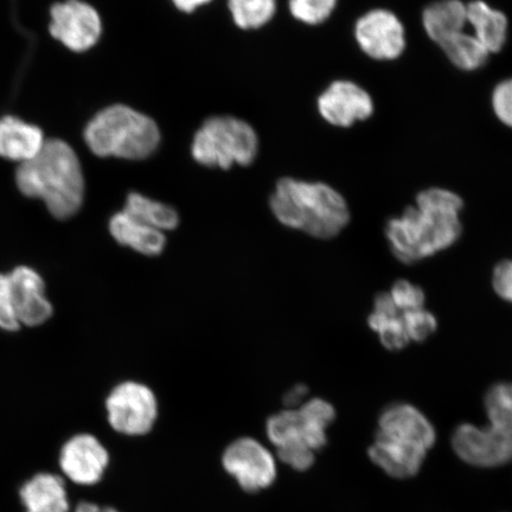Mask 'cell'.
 <instances>
[{
  "label": "cell",
  "mask_w": 512,
  "mask_h": 512,
  "mask_svg": "<svg viewBox=\"0 0 512 512\" xmlns=\"http://www.w3.org/2000/svg\"><path fill=\"white\" fill-rule=\"evenodd\" d=\"M463 198L451 190L430 188L416 196L414 206L389 219L384 233L390 252L402 264L413 265L456 243L463 233Z\"/></svg>",
  "instance_id": "6da1fadb"
},
{
  "label": "cell",
  "mask_w": 512,
  "mask_h": 512,
  "mask_svg": "<svg viewBox=\"0 0 512 512\" xmlns=\"http://www.w3.org/2000/svg\"><path fill=\"white\" fill-rule=\"evenodd\" d=\"M16 183L22 194L46 204L57 220H68L85 200V177L78 155L60 139L46 140L40 152L19 164Z\"/></svg>",
  "instance_id": "7a4b0ae2"
},
{
  "label": "cell",
  "mask_w": 512,
  "mask_h": 512,
  "mask_svg": "<svg viewBox=\"0 0 512 512\" xmlns=\"http://www.w3.org/2000/svg\"><path fill=\"white\" fill-rule=\"evenodd\" d=\"M270 203L280 223L316 239L336 238L350 221L345 198L322 182L280 179Z\"/></svg>",
  "instance_id": "3957f363"
},
{
  "label": "cell",
  "mask_w": 512,
  "mask_h": 512,
  "mask_svg": "<svg viewBox=\"0 0 512 512\" xmlns=\"http://www.w3.org/2000/svg\"><path fill=\"white\" fill-rule=\"evenodd\" d=\"M336 411L323 399L305 401L296 409H284L267 421V437L277 448L280 462L296 471H306L315 464L316 453L328 443V428Z\"/></svg>",
  "instance_id": "277c9868"
},
{
  "label": "cell",
  "mask_w": 512,
  "mask_h": 512,
  "mask_svg": "<svg viewBox=\"0 0 512 512\" xmlns=\"http://www.w3.org/2000/svg\"><path fill=\"white\" fill-rule=\"evenodd\" d=\"M489 424H462L452 435V448L466 464L497 467L512 460V383H497L485 394Z\"/></svg>",
  "instance_id": "5b68a950"
},
{
  "label": "cell",
  "mask_w": 512,
  "mask_h": 512,
  "mask_svg": "<svg viewBox=\"0 0 512 512\" xmlns=\"http://www.w3.org/2000/svg\"><path fill=\"white\" fill-rule=\"evenodd\" d=\"M85 140L96 156L139 160L155 153L160 132L147 115L125 105H113L89 121Z\"/></svg>",
  "instance_id": "8992f818"
},
{
  "label": "cell",
  "mask_w": 512,
  "mask_h": 512,
  "mask_svg": "<svg viewBox=\"0 0 512 512\" xmlns=\"http://www.w3.org/2000/svg\"><path fill=\"white\" fill-rule=\"evenodd\" d=\"M258 146V136L246 121L234 117H213L197 131L192 143V156L197 163L227 170L234 164H252Z\"/></svg>",
  "instance_id": "52a82bcc"
},
{
  "label": "cell",
  "mask_w": 512,
  "mask_h": 512,
  "mask_svg": "<svg viewBox=\"0 0 512 512\" xmlns=\"http://www.w3.org/2000/svg\"><path fill=\"white\" fill-rule=\"evenodd\" d=\"M108 424L128 437L152 431L158 418L155 393L142 383L127 381L115 387L106 400Z\"/></svg>",
  "instance_id": "ba28073f"
},
{
  "label": "cell",
  "mask_w": 512,
  "mask_h": 512,
  "mask_svg": "<svg viewBox=\"0 0 512 512\" xmlns=\"http://www.w3.org/2000/svg\"><path fill=\"white\" fill-rule=\"evenodd\" d=\"M111 463L110 452L91 433H76L64 440L57 456L59 473L76 488H94L104 479Z\"/></svg>",
  "instance_id": "9c48e42d"
},
{
  "label": "cell",
  "mask_w": 512,
  "mask_h": 512,
  "mask_svg": "<svg viewBox=\"0 0 512 512\" xmlns=\"http://www.w3.org/2000/svg\"><path fill=\"white\" fill-rule=\"evenodd\" d=\"M222 466L246 492L270 488L278 475L277 460L260 441L243 437L228 445L222 454Z\"/></svg>",
  "instance_id": "30bf717a"
},
{
  "label": "cell",
  "mask_w": 512,
  "mask_h": 512,
  "mask_svg": "<svg viewBox=\"0 0 512 512\" xmlns=\"http://www.w3.org/2000/svg\"><path fill=\"white\" fill-rule=\"evenodd\" d=\"M375 439L401 450L427 454L437 441V432L418 408L394 403L381 413Z\"/></svg>",
  "instance_id": "8fae6325"
},
{
  "label": "cell",
  "mask_w": 512,
  "mask_h": 512,
  "mask_svg": "<svg viewBox=\"0 0 512 512\" xmlns=\"http://www.w3.org/2000/svg\"><path fill=\"white\" fill-rule=\"evenodd\" d=\"M355 40L370 59L394 61L406 49V30L400 18L386 9H374L357 19Z\"/></svg>",
  "instance_id": "7c38bea8"
},
{
  "label": "cell",
  "mask_w": 512,
  "mask_h": 512,
  "mask_svg": "<svg viewBox=\"0 0 512 512\" xmlns=\"http://www.w3.org/2000/svg\"><path fill=\"white\" fill-rule=\"evenodd\" d=\"M50 16V34L68 49L82 53L99 41L101 18L92 5L81 0H67L53 5Z\"/></svg>",
  "instance_id": "4fadbf2b"
},
{
  "label": "cell",
  "mask_w": 512,
  "mask_h": 512,
  "mask_svg": "<svg viewBox=\"0 0 512 512\" xmlns=\"http://www.w3.org/2000/svg\"><path fill=\"white\" fill-rule=\"evenodd\" d=\"M318 111L332 126L348 128L373 115L374 101L357 83L338 80L319 96Z\"/></svg>",
  "instance_id": "5bb4252c"
},
{
  "label": "cell",
  "mask_w": 512,
  "mask_h": 512,
  "mask_svg": "<svg viewBox=\"0 0 512 512\" xmlns=\"http://www.w3.org/2000/svg\"><path fill=\"white\" fill-rule=\"evenodd\" d=\"M9 279L19 324L36 328L47 323L54 309L41 274L29 266H18L9 273Z\"/></svg>",
  "instance_id": "9a60e30c"
},
{
  "label": "cell",
  "mask_w": 512,
  "mask_h": 512,
  "mask_svg": "<svg viewBox=\"0 0 512 512\" xmlns=\"http://www.w3.org/2000/svg\"><path fill=\"white\" fill-rule=\"evenodd\" d=\"M24 512H72L69 486L61 473L42 471L25 480L18 491Z\"/></svg>",
  "instance_id": "2e32d148"
},
{
  "label": "cell",
  "mask_w": 512,
  "mask_h": 512,
  "mask_svg": "<svg viewBox=\"0 0 512 512\" xmlns=\"http://www.w3.org/2000/svg\"><path fill=\"white\" fill-rule=\"evenodd\" d=\"M44 143L41 128L16 117L0 120V157L22 164L34 158Z\"/></svg>",
  "instance_id": "e0dca14e"
},
{
  "label": "cell",
  "mask_w": 512,
  "mask_h": 512,
  "mask_svg": "<svg viewBox=\"0 0 512 512\" xmlns=\"http://www.w3.org/2000/svg\"><path fill=\"white\" fill-rule=\"evenodd\" d=\"M467 27L471 34L483 44L490 54L501 51L508 40V17L492 8L484 0H473L466 4Z\"/></svg>",
  "instance_id": "ac0fdd59"
},
{
  "label": "cell",
  "mask_w": 512,
  "mask_h": 512,
  "mask_svg": "<svg viewBox=\"0 0 512 512\" xmlns=\"http://www.w3.org/2000/svg\"><path fill=\"white\" fill-rule=\"evenodd\" d=\"M422 27L438 46L467 28L466 4L462 0H438L422 12Z\"/></svg>",
  "instance_id": "d6986e66"
},
{
  "label": "cell",
  "mask_w": 512,
  "mask_h": 512,
  "mask_svg": "<svg viewBox=\"0 0 512 512\" xmlns=\"http://www.w3.org/2000/svg\"><path fill=\"white\" fill-rule=\"evenodd\" d=\"M110 232L119 245L147 256L162 254L166 245L165 233L133 219L125 211L112 217Z\"/></svg>",
  "instance_id": "ffe728a7"
},
{
  "label": "cell",
  "mask_w": 512,
  "mask_h": 512,
  "mask_svg": "<svg viewBox=\"0 0 512 512\" xmlns=\"http://www.w3.org/2000/svg\"><path fill=\"white\" fill-rule=\"evenodd\" d=\"M127 215L146 224L151 228L165 233L178 227L179 216L177 211L164 203L151 200L138 192H131L127 196L124 210Z\"/></svg>",
  "instance_id": "44dd1931"
},
{
  "label": "cell",
  "mask_w": 512,
  "mask_h": 512,
  "mask_svg": "<svg viewBox=\"0 0 512 512\" xmlns=\"http://www.w3.org/2000/svg\"><path fill=\"white\" fill-rule=\"evenodd\" d=\"M368 325L379 335L381 344L389 351H400L411 343L401 312L393 304L374 307L369 315Z\"/></svg>",
  "instance_id": "7402d4cb"
},
{
  "label": "cell",
  "mask_w": 512,
  "mask_h": 512,
  "mask_svg": "<svg viewBox=\"0 0 512 512\" xmlns=\"http://www.w3.org/2000/svg\"><path fill=\"white\" fill-rule=\"evenodd\" d=\"M447 59L464 72H475L485 66L490 53L475 36L466 30L440 46Z\"/></svg>",
  "instance_id": "603a6c76"
},
{
  "label": "cell",
  "mask_w": 512,
  "mask_h": 512,
  "mask_svg": "<svg viewBox=\"0 0 512 512\" xmlns=\"http://www.w3.org/2000/svg\"><path fill=\"white\" fill-rule=\"evenodd\" d=\"M234 22L241 29H258L271 21L277 0H229Z\"/></svg>",
  "instance_id": "cb8c5ba5"
},
{
  "label": "cell",
  "mask_w": 512,
  "mask_h": 512,
  "mask_svg": "<svg viewBox=\"0 0 512 512\" xmlns=\"http://www.w3.org/2000/svg\"><path fill=\"white\" fill-rule=\"evenodd\" d=\"M338 0H290V11L298 21L318 25L335 11Z\"/></svg>",
  "instance_id": "d4e9b609"
},
{
  "label": "cell",
  "mask_w": 512,
  "mask_h": 512,
  "mask_svg": "<svg viewBox=\"0 0 512 512\" xmlns=\"http://www.w3.org/2000/svg\"><path fill=\"white\" fill-rule=\"evenodd\" d=\"M403 324L407 331L409 341L415 343L425 342L438 329L437 317L425 307L411 311L401 312Z\"/></svg>",
  "instance_id": "484cf974"
},
{
  "label": "cell",
  "mask_w": 512,
  "mask_h": 512,
  "mask_svg": "<svg viewBox=\"0 0 512 512\" xmlns=\"http://www.w3.org/2000/svg\"><path fill=\"white\" fill-rule=\"evenodd\" d=\"M400 312L422 309L425 307L426 296L424 290L408 280H398L389 292Z\"/></svg>",
  "instance_id": "4316f807"
},
{
  "label": "cell",
  "mask_w": 512,
  "mask_h": 512,
  "mask_svg": "<svg viewBox=\"0 0 512 512\" xmlns=\"http://www.w3.org/2000/svg\"><path fill=\"white\" fill-rule=\"evenodd\" d=\"M0 329L14 332L21 329L12 299L9 274L0 273Z\"/></svg>",
  "instance_id": "83f0119b"
},
{
  "label": "cell",
  "mask_w": 512,
  "mask_h": 512,
  "mask_svg": "<svg viewBox=\"0 0 512 512\" xmlns=\"http://www.w3.org/2000/svg\"><path fill=\"white\" fill-rule=\"evenodd\" d=\"M491 102L497 119L512 128V78L498 83Z\"/></svg>",
  "instance_id": "f1b7e54d"
},
{
  "label": "cell",
  "mask_w": 512,
  "mask_h": 512,
  "mask_svg": "<svg viewBox=\"0 0 512 512\" xmlns=\"http://www.w3.org/2000/svg\"><path fill=\"white\" fill-rule=\"evenodd\" d=\"M492 287L497 296L512 304V260H504L496 265L492 274Z\"/></svg>",
  "instance_id": "f546056e"
},
{
  "label": "cell",
  "mask_w": 512,
  "mask_h": 512,
  "mask_svg": "<svg viewBox=\"0 0 512 512\" xmlns=\"http://www.w3.org/2000/svg\"><path fill=\"white\" fill-rule=\"evenodd\" d=\"M309 393V388L305 384H297L292 389L288 390L284 396V405L286 409H296L303 405L305 398Z\"/></svg>",
  "instance_id": "4dcf8cb0"
},
{
  "label": "cell",
  "mask_w": 512,
  "mask_h": 512,
  "mask_svg": "<svg viewBox=\"0 0 512 512\" xmlns=\"http://www.w3.org/2000/svg\"><path fill=\"white\" fill-rule=\"evenodd\" d=\"M72 512H119L117 509L101 505L89 499H79L73 503Z\"/></svg>",
  "instance_id": "1f68e13d"
},
{
  "label": "cell",
  "mask_w": 512,
  "mask_h": 512,
  "mask_svg": "<svg viewBox=\"0 0 512 512\" xmlns=\"http://www.w3.org/2000/svg\"><path fill=\"white\" fill-rule=\"evenodd\" d=\"M172 2H174L177 9L190 14V12L200 8V6L210 3L211 0H172Z\"/></svg>",
  "instance_id": "d6a6232c"
}]
</instances>
